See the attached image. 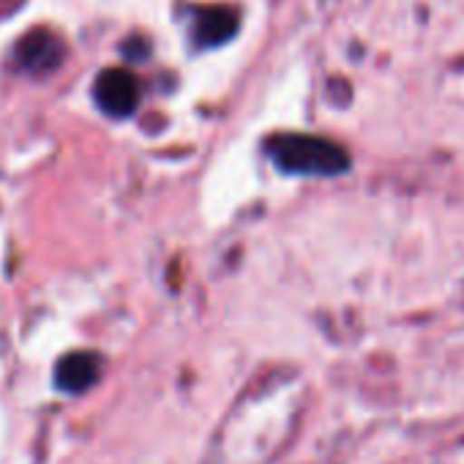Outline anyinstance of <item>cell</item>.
<instances>
[{
	"instance_id": "obj_1",
	"label": "cell",
	"mask_w": 464,
	"mask_h": 464,
	"mask_svg": "<svg viewBox=\"0 0 464 464\" xmlns=\"http://www.w3.org/2000/svg\"><path fill=\"white\" fill-rule=\"evenodd\" d=\"M271 159L290 175H339L350 167L347 153L323 137L312 134H279L268 142Z\"/></svg>"
},
{
	"instance_id": "obj_2",
	"label": "cell",
	"mask_w": 464,
	"mask_h": 464,
	"mask_svg": "<svg viewBox=\"0 0 464 464\" xmlns=\"http://www.w3.org/2000/svg\"><path fill=\"white\" fill-rule=\"evenodd\" d=\"M93 99L110 118H126L140 104V82L129 69H104L96 77Z\"/></svg>"
},
{
	"instance_id": "obj_3",
	"label": "cell",
	"mask_w": 464,
	"mask_h": 464,
	"mask_svg": "<svg viewBox=\"0 0 464 464\" xmlns=\"http://www.w3.org/2000/svg\"><path fill=\"white\" fill-rule=\"evenodd\" d=\"M66 58V47L63 42L39 28L34 34H28L20 44H17V61L25 72H34V74H44V72H55Z\"/></svg>"
},
{
	"instance_id": "obj_4",
	"label": "cell",
	"mask_w": 464,
	"mask_h": 464,
	"mask_svg": "<svg viewBox=\"0 0 464 464\" xmlns=\"http://www.w3.org/2000/svg\"><path fill=\"white\" fill-rule=\"evenodd\" d=\"M238 34V12L229 6H205L197 12L191 36L197 47H221Z\"/></svg>"
},
{
	"instance_id": "obj_5",
	"label": "cell",
	"mask_w": 464,
	"mask_h": 464,
	"mask_svg": "<svg viewBox=\"0 0 464 464\" xmlns=\"http://www.w3.org/2000/svg\"><path fill=\"white\" fill-rule=\"evenodd\" d=\"M102 374V358L96 353H72L66 358H61L58 369H55V382L61 391L66 393H82L91 385H96Z\"/></svg>"
}]
</instances>
